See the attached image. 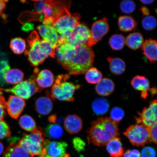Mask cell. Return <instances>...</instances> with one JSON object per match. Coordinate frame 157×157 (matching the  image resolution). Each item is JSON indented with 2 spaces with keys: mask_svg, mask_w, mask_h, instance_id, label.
Returning <instances> with one entry per match:
<instances>
[{
  "mask_svg": "<svg viewBox=\"0 0 157 157\" xmlns=\"http://www.w3.org/2000/svg\"><path fill=\"white\" fill-rule=\"evenodd\" d=\"M59 63L69 75H78L86 73L93 66L95 54L87 44L66 42L59 44L56 55Z\"/></svg>",
  "mask_w": 157,
  "mask_h": 157,
  "instance_id": "obj_1",
  "label": "cell"
},
{
  "mask_svg": "<svg viewBox=\"0 0 157 157\" xmlns=\"http://www.w3.org/2000/svg\"><path fill=\"white\" fill-rule=\"evenodd\" d=\"M118 125L110 117H101L93 121L87 131L88 141L98 146H105L111 139L119 136Z\"/></svg>",
  "mask_w": 157,
  "mask_h": 157,
  "instance_id": "obj_2",
  "label": "cell"
},
{
  "mask_svg": "<svg viewBox=\"0 0 157 157\" xmlns=\"http://www.w3.org/2000/svg\"><path fill=\"white\" fill-rule=\"evenodd\" d=\"M28 48L25 55L33 66L36 67L50 56L55 58L56 49L47 41L41 39L36 31H33L27 38Z\"/></svg>",
  "mask_w": 157,
  "mask_h": 157,
  "instance_id": "obj_3",
  "label": "cell"
},
{
  "mask_svg": "<svg viewBox=\"0 0 157 157\" xmlns=\"http://www.w3.org/2000/svg\"><path fill=\"white\" fill-rule=\"evenodd\" d=\"M71 3L67 5L55 19L52 26L59 33L58 45L67 42V39L75 27L80 23V16L70 11Z\"/></svg>",
  "mask_w": 157,
  "mask_h": 157,
  "instance_id": "obj_4",
  "label": "cell"
},
{
  "mask_svg": "<svg viewBox=\"0 0 157 157\" xmlns=\"http://www.w3.org/2000/svg\"><path fill=\"white\" fill-rule=\"evenodd\" d=\"M70 78L68 74L61 75L57 76L50 91H46V95L52 100L72 102L74 101V95L76 90L80 85L67 82Z\"/></svg>",
  "mask_w": 157,
  "mask_h": 157,
  "instance_id": "obj_5",
  "label": "cell"
},
{
  "mask_svg": "<svg viewBox=\"0 0 157 157\" xmlns=\"http://www.w3.org/2000/svg\"><path fill=\"white\" fill-rule=\"evenodd\" d=\"M36 13L41 15L39 20L44 25H52L55 19L70 3L55 1H34Z\"/></svg>",
  "mask_w": 157,
  "mask_h": 157,
  "instance_id": "obj_6",
  "label": "cell"
},
{
  "mask_svg": "<svg viewBox=\"0 0 157 157\" xmlns=\"http://www.w3.org/2000/svg\"><path fill=\"white\" fill-rule=\"evenodd\" d=\"M45 136L42 129L36 127L29 134L23 133L18 144L26 150L31 157L39 156L44 147Z\"/></svg>",
  "mask_w": 157,
  "mask_h": 157,
  "instance_id": "obj_7",
  "label": "cell"
},
{
  "mask_svg": "<svg viewBox=\"0 0 157 157\" xmlns=\"http://www.w3.org/2000/svg\"><path fill=\"white\" fill-rule=\"evenodd\" d=\"M1 89L2 91L12 93L23 100L29 99L34 94L40 93L43 90L37 86L33 79L25 80L12 88H1Z\"/></svg>",
  "mask_w": 157,
  "mask_h": 157,
  "instance_id": "obj_8",
  "label": "cell"
},
{
  "mask_svg": "<svg viewBox=\"0 0 157 157\" xmlns=\"http://www.w3.org/2000/svg\"><path fill=\"white\" fill-rule=\"evenodd\" d=\"M133 146H144L150 142L148 128L142 124L131 125L124 133Z\"/></svg>",
  "mask_w": 157,
  "mask_h": 157,
  "instance_id": "obj_9",
  "label": "cell"
},
{
  "mask_svg": "<svg viewBox=\"0 0 157 157\" xmlns=\"http://www.w3.org/2000/svg\"><path fill=\"white\" fill-rule=\"evenodd\" d=\"M67 143L45 140L44 147L39 157H70L66 151Z\"/></svg>",
  "mask_w": 157,
  "mask_h": 157,
  "instance_id": "obj_10",
  "label": "cell"
},
{
  "mask_svg": "<svg viewBox=\"0 0 157 157\" xmlns=\"http://www.w3.org/2000/svg\"><path fill=\"white\" fill-rule=\"evenodd\" d=\"M109 30V25L106 17L95 21L92 25L90 30L91 35L87 46L91 48L107 34Z\"/></svg>",
  "mask_w": 157,
  "mask_h": 157,
  "instance_id": "obj_11",
  "label": "cell"
},
{
  "mask_svg": "<svg viewBox=\"0 0 157 157\" xmlns=\"http://www.w3.org/2000/svg\"><path fill=\"white\" fill-rule=\"evenodd\" d=\"M157 100L151 101L148 107L143 109L142 112L139 113L136 117L138 124H142L149 128L157 124Z\"/></svg>",
  "mask_w": 157,
  "mask_h": 157,
  "instance_id": "obj_12",
  "label": "cell"
},
{
  "mask_svg": "<svg viewBox=\"0 0 157 157\" xmlns=\"http://www.w3.org/2000/svg\"><path fill=\"white\" fill-rule=\"evenodd\" d=\"M90 35V29L87 25L80 23L72 31L66 42L81 45L87 44Z\"/></svg>",
  "mask_w": 157,
  "mask_h": 157,
  "instance_id": "obj_13",
  "label": "cell"
},
{
  "mask_svg": "<svg viewBox=\"0 0 157 157\" xmlns=\"http://www.w3.org/2000/svg\"><path fill=\"white\" fill-rule=\"evenodd\" d=\"M24 100L15 95H10L6 101V109L10 116L17 119L22 113L25 107Z\"/></svg>",
  "mask_w": 157,
  "mask_h": 157,
  "instance_id": "obj_14",
  "label": "cell"
},
{
  "mask_svg": "<svg viewBox=\"0 0 157 157\" xmlns=\"http://www.w3.org/2000/svg\"><path fill=\"white\" fill-rule=\"evenodd\" d=\"M38 68L35 69L34 78L33 79L39 87L43 89L51 87L54 84V78L53 74L50 70H44L38 71Z\"/></svg>",
  "mask_w": 157,
  "mask_h": 157,
  "instance_id": "obj_15",
  "label": "cell"
},
{
  "mask_svg": "<svg viewBox=\"0 0 157 157\" xmlns=\"http://www.w3.org/2000/svg\"><path fill=\"white\" fill-rule=\"evenodd\" d=\"M37 29L43 40L50 43L56 49L58 46L59 35L55 27L52 25H39Z\"/></svg>",
  "mask_w": 157,
  "mask_h": 157,
  "instance_id": "obj_16",
  "label": "cell"
},
{
  "mask_svg": "<svg viewBox=\"0 0 157 157\" xmlns=\"http://www.w3.org/2000/svg\"><path fill=\"white\" fill-rule=\"evenodd\" d=\"M64 126L65 130L70 134H76L79 132L83 127V121L76 115H70L65 119Z\"/></svg>",
  "mask_w": 157,
  "mask_h": 157,
  "instance_id": "obj_17",
  "label": "cell"
},
{
  "mask_svg": "<svg viewBox=\"0 0 157 157\" xmlns=\"http://www.w3.org/2000/svg\"><path fill=\"white\" fill-rule=\"evenodd\" d=\"M131 84L135 90L141 92V97L143 99H146L150 87V82L147 78L144 76H135L131 80Z\"/></svg>",
  "mask_w": 157,
  "mask_h": 157,
  "instance_id": "obj_18",
  "label": "cell"
},
{
  "mask_svg": "<svg viewBox=\"0 0 157 157\" xmlns=\"http://www.w3.org/2000/svg\"><path fill=\"white\" fill-rule=\"evenodd\" d=\"M143 54L151 63L157 60V41L151 39L145 41L142 46Z\"/></svg>",
  "mask_w": 157,
  "mask_h": 157,
  "instance_id": "obj_19",
  "label": "cell"
},
{
  "mask_svg": "<svg viewBox=\"0 0 157 157\" xmlns=\"http://www.w3.org/2000/svg\"><path fill=\"white\" fill-rule=\"evenodd\" d=\"M35 107L36 111L39 114L48 115L52 109V100L48 96L39 97L35 101Z\"/></svg>",
  "mask_w": 157,
  "mask_h": 157,
  "instance_id": "obj_20",
  "label": "cell"
},
{
  "mask_svg": "<svg viewBox=\"0 0 157 157\" xmlns=\"http://www.w3.org/2000/svg\"><path fill=\"white\" fill-rule=\"evenodd\" d=\"M106 145L107 151L111 157H121L123 155L124 151L119 137L111 139Z\"/></svg>",
  "mask_w": 157,
  "mask_h": 157,
  "instance_id": "obj_21",
  "label": "cell"
},
{
  "mask_svg": "<svg viewBox=\"0 0 157 157\" xmlns=\"http://www.w3.org/2000/svg\"><path fill=\"white\" fill-rule=\"evenodd\" d=\"M115 89V84L109 78L102 79L96 86L95 90L100 95L107 96L113 93Z\"/></svg>",
  "mask_w": 157,
  "mask_h": 157,
  "instance_id": "obj_22",
  "label": "cell"
},
{
  "mask_svg": "<svg viewBox=\"0 0 157 157\" xmlns=\"http://www.w3.org/2000/svg\"><path fill=\"white\" fill-rule=\"evenodd\" d=\"M3 157H30L29 153L18 144L11 143L3 153Z\"/></svg>",
  "mask_w": 157,
  "mask_h": 157,
  "instance_id": "obj_23",
  "label": "cell"
},
{
  "mask_svg": "<svg viewBox=\"0 0 157 157\" xmlns=\"http://www.w3.org/2000/svg\"><path fill=\"white\" fill-rule=\"evenodd\" d=\"M119 29L124 32H129L135 30L137 24L132 17L129 16H121L118 19Z\"/></svg>",
  "mask_w": 157,
  "mask_h": 157,
  "instance_id": "obj_24",
  "label": "cell"
},
{
  "mask_svg": "<svg viewBox=\"0 0 157 157\" xmlns=\"http://www.w3.org/2000/svg\"><path fill=\"white\" fill-rule=\"evenodd\" d=\"M125 42L128 48L136 50L142 46L144 43V38L140 33H133L127 37Z\"/></svg>",
  "mask_w": 157,
  "mask_h": 157,
  "instance_id": "obj_25",
  "label": "cell"
},
{
  "mask_svg": "<svg viewBox=\"0 0 157 157\" xmlns=\"http://www.w3.org/2000/svg\"><path fill=\"white\" fill-rule=\"evenodd\" d=\"M24 74L18 69L8 71L5 76V80L8 83L16 84L21 83L24 78Z\"/></svg>",
  "mask_w": 157,
  "mask_h": 157,
  "instance_id": "obj_26",
  "label": "cell"
},
{
  "mask_svg": "<svg viewBox=\"0 0 157 157\" xmlns=\"http://www.w3.org/2000/svg\"><path fill=\"white\" fill-rule=\"evenodd\" d=\"M107 60L109 64L111 71L116 75H119L125 71L126 65L125 62L119 58L108 57Z\"/></svg>",
  "mask_w": 157,
  "mask_h": 157,
  "instance_id": "obj_27",
  "label": "cell"
},
{
  "mask_svg": "<svg viewBox=\"0 0 157 157\" xmlns=\"http://www.w3.org/2000/svg\"><path fill=\"white\" fill-rule=\"evenodd\" d=\"M45 135L52 139L60 138L63 134V130L61 126L56 124H51L45 129Z\"/></svg>",
  "mask_w": 157,
  "mask_h": 157,
  "instance_id": "obj_28",
  "label": "cell"
},
{
  "mask_svg": "<svg viewBox=\"0 0 157 157\" xmlns=\"http://www.w3.org/2000/svg\"><path fill=\"white\" fill-rule=\"evenodd\" d=\"M19 123L21 127L27 132H32L36 128L34 120L29 116L25 115L20 118Z\"/></svg>",
  "mask_w": 157,
  "mask_h": 157,
  "instance_id": "obj_29",
  "label": "cell"
},
{
  "mask_svg": "<svg viewBox=\"0 0 157 157\" xmlns=\"http://www.w3.org/2000/svg\"><path fill=\"white\" fill-rule=\"evenodd\" d=\"M92 106L96 114L102 115L107 113L109 105L107 100L104 98H99L93 102Z\"/></svg>",
  "mask_w": 157,
  "mask_h": 157,
  "instance_id": "obj_30",
  "label": "cell"
},
{
  "mask_svg": "<svg viewBox=\"0 0 157 157\" xmlns=\"http://www.w3.org/2000/svg\"><path fill=\"white\" fill-rule=\"evenodd\" d=\"M10 48L15 54H21L26 50V43L24 39L22 38H13L12 39L10 43Z\"/></svg>",
  "mask_w": 157,
  "mask_h": 157,
  "instance_id": "obj_31",
  "label": "cell"
},
{
  "mask_svg": "<svg viewBox=\"0 0 157 157\" xmlns=\"http://www.w3.org/2000/svg\"><path fill=\"white\" fill-rule=\"evenodd\" d=\"M102 74L96 68H90L86 72V79L90 84H97L102 79Z\"/></svg>",
  "mask_w": 157,
  "mask_h": 157,
  "instance_id": "obj_32",
  "label": "cell"
},
{
  "mask_svg": "<svg viewBox=\"0 0 157 157\" xmlns=\"http://www.w3.org/2000/svg\"><path fill=\"white\" fill-rule=\"evenodd\" d=\"M124 37L121 34H115L110 38L109 44L111 48L114 50H122L125 44Z\"/></svg>",
  "mask_w": 157,
  "mask_h": 157,
  "instance_id": "obj_33",
  "label": "cell"
},
{
  "mask_svg": "<svg viewBox=\"0 0 157 157\" xmlns=\"http://www.w3.org/2000/svg\"><path fill=\"white\" fill-rule=\"evenodd\" d=\"M142 25L143 28L146 30H152L155 29L156 26V19L152 16H147L143 19L142 21Z\"/></svg>",
  "mask_w": 157,
  "mask_h": 157,
  "instance_id": "obj_34",
  "label": "cell"
},
{
  "mask_svg": "<svg viewBox=\"0 0 157 157\" xmlns=\"http://www.w3.org/2000/svg\"><path fill=\"white\" fill-rule=\"evenodd\" d=\"M120 8L123 13L129 14L135 11L136 5L132 1L124 0L121 2Z\"/></svg>",
  "mask_w": 157,
  "mask_h": 157,
  "instance_id": "obj_35",
  "label": "cell"
},
{
  "mask_svg": "<svg viewBox=\"0 0 157 157\" xmlns=\"http://www.w3.org/2000/svg\"><path fill=\"white\" fill-rule=\"evenodd\" d=\"M111 118L117 123L121 120L124 116V112L121 108L115 107L111 110Z\"/></svg>",
  "mask_w": 157,
  "mask_h": 157,
  "instance_id": "obj_36",
  "label": "cell"
},
{
  "mask_svg": "<svg viewBox=\"0 0 157 157\" xmlns=\"http://www.w3.org/2000/svg\"><path fill=\"white\" fill-rule=\"evenodd\" d=\"M11 137V131L5 121H0V140Z\"/></svg>",
  "mask_w": 157,
  "mask_h": 157,
  "instance_id": "obj_37",
  "label": "cell"
},
{
  "mask_svg": "<svg viewBox=\"0 0 157 157\" xmlns=\"http://www.w3.org/2000/svg\"><path fill=\"white\" fill-rule=\"evenodd\" d=\"M10 69L8 62L6 60L0 62V84L3 85L5 83V76L6 73Z\"/></svg>",
  "mask_w": 157,
  "mask_h": 157,
  "instance_id": "obj_38",
  "label": "cell"
},
{
  "mask_svg": "<svg viewBox=\"0 0 157 157\" xmlns=\"http://www.w3.org/2000/svg\"><path fill=\"white\" fill-rule=\"evenodd\" d=\"M73 146L76 151L78 152L83 151L85 148V142L79 137H75L72 141Z\"/></svg>",
  "mask_w": 157,
  "mask_h": 157,
  "instance_id": "obj_39",
  "label": "cell"
},
{
  "mask_svg": "<svg viewBox=\"0 0 157 157\" xmlns=\"http://www.w3.org/2000/svg\"><path fill=\"white\" fill-rule=\"evenodd\" d=\"M157 126L156 124L148 128L150 142L155 144L157 143Z\"/></svg>",
  "mask_w": 157,
  "mask_h": 157,
  "instance_id": "obj_40",
  "label": "cell"
},
{
  "mask_svg": "<svg viewBox=\"0 0 157 157\" xmlns=\"http://www.w3.org/2000/svg\"><path fill=\"white\" fill-rule=\"evenodd\" d=\"M142 157H156L155 151L151 147H147L143 149L141 152Z\"/></svg>",
  "mask_w": 157,
  "mask_h": 157,
  "instance_id": "obj_41",
  "label": "cell"
},
{
  "mask_svg": "<svg viewBox=\"0 0 157 157\" xmlns=\"http://www.w3.org/2000/svg\"><path fill=\"white\" fill-rule=\"evenodd\" d=\"M6 101L3 96L0 98V121H3L6 115Z\"/></svg>",
  "mask_w": 157,
  "mask_h": 157,
  "instance_id": "obj_42",
  "label": "cell"
},
{
  "mask_svg": "<svg viewBox=\"0 0 157 157\" xmlns=\"http://www.w3.org/2000/svg\"><path fill=\"white\" fill-rule=\"evenodd\" d=\"M123 155L124 157H142L140 152L136 149L128 150Z\"/></svg>",
  "mask_w": 157,
  "mask_h": 157,
  "instance_id": "obj_43",
  "label": "cell"
},
{
  "mask_svg": "<svg viewBox=\"0 0 157 157\" xmlns=\"http://www.w3.org/2000/svg\"><path fill=\"white\" fill-rule=\"evenodd\" d=\"M48 121L50 123H53L56 124H59L63 122L62 117H58L56 114L52 115L48 118Z\"/></svg>",
  "mask_w": 157,
  "mask_h": 157,
  "instance_id": "obj_44",
  "label": "cell"
},
{
  "mask_svg": "<svg viewBox=\"0 0 157 157\" xmlns=\"http://www.w3.org/2000/svg\"><path fill=\"white\" fill-rule=\"evenodd\" d=\"M34 29V25L33 23H27L23 25L21 29L23 31H29L33 30Z\"/></svg>",
  "mask_w": 157,
  "mask_h": 157,
  "instance_id": "obj_45",
  "label": "cell"
},
{
  "mask_svg": "<svg viewBox=\"0 0 157 157\" xmlns=\"http://www.w3.org/2000/svg\"><path fill=\"white\" fill-rule=\"evenodd\" d=\"M6 1L0 0V18L2 16L4 11L6 7Z\"/></svg>",
  "mask_w": 157,
  "mask_h": 157,
  "instance_id": "obj_46",
  "label": "cell"
},
{
  "mask_svg": "<svg viewBox=\"0 0 157 157\" xmlns=\"http://www.w3.org/2000/svg\"><path fill=\"white\" fill-rule=\"evenodd\" d=\"M141 10L143 15H146V16L150 15V11L147 7L144 6L143 7L141 8Z\"/></svg>",
  "mask_w": 157,
  "mask_h": 157,
  "instance_id": "obj_47",
  "label": "cell"
},
{
  "mask_svg": "<svg viewBox=\"0 0 157 157\" xmlns=\"http://www.w3.org/2000/svg\"><path fill=\"white\" fill-rule=\"evenodd\" d=\"M140 1L144 4L148 5L152 3L154 1L153 0H148H148H141Z\"/></svg>",
  "mask_w": 157,
  "mask_h": 157,
  "instance_id": "obj_48",
  "label": "cell"
},
{
  "mask_svg": "<svg viewBox=\"0 0 157 157\" xmlns=\"http://www.w3.org/2000/svg\"><path fill=\"white\" fill-rule=\"evenodd\" d=\"M150 93L152 94V95H155L157 93V90L156 88H152L149 89Z\"/></svg>",
  "mask_w": 157,
  "mask_h": 157,
  "instance_id": "obj_49",
  "label": "cell"
},
{
  "mask_svg": "<svg viewBox=\"0 0 157 157\" xmlns=\"http://www.w3.org/2000/svg\"><path fill=\"white\" fill-rule=\"evenodd\" d=\"M4 148V147L2 143L0 142V155L3 153Z\"/></svg>",
  "mask_w": 157,
  "mask_h": 157,
  "instance_id": "obj_50",
  "label": "cell"
},
{
  "mask_svg": "<svg viewBox=\"0 0 157 157\" xmlns=\"http://www.w3.org/2000/svg\"><path fill=\"white\" fill-rule=\"evenodd\" d=\"M3 93L2 91L1 90V88H0V98L2 97V96H3Z\"/></svg>",
  "mask_w": 157,
  "mask_h": 157,
  "instance_id": "obj_51",
  "label": "cell"
}]
</instances>
